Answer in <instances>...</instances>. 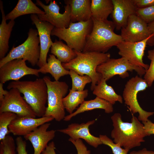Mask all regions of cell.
<instances>
[{"label":"cell","mask_w":154,"mask_h":154,"mask_svg":"<svg viewBox=\"0 0 154 154\" xmlns=\"http://www.w3.org/2000/svg\"><path fill=\"white\" fill-rule=\"evenodd\" d=\"M147 57L151 60L148 69L146 70L144 79L146 82L149 87L152 85L154 81V49L147 51Z\"/></svg>","instance_id":"cell-32"},{"label":"cell","mask_w":154,"mask_h":154,"mask_svg":"<svg viewBox=\"0 0 154 154\" xmlns=\"http://www.w3.org/2000/svg\"><path fill=\"white\" fill-rule=\"evenodd\" d=\"M145 130L148 136L154 135V123L149 119L146 121L142 122Z\"/></svg>","instance_id":"cell-38"},{"label":"cell","mask_w":154,"mask_h":154,"mask_svg":"<svg viewBox=\"0 0 154 154\" xmlns=\"http://www.w3.org/2000/svg\"><path fill=\"white\" fill-rule=\"evenodd\" d=\"M106 81L102 78L95 87L93 91V94L113 105L116 102L122 103L123 100L122 97L117 94L111 86L107 84Z\"/></svg>","instance_id":"cell-24"},{"label":"cell","mask_w":154,"mask_h":154,"mask_svg":"<svg viewBox=\"0 0 154 154\" xmlns=\"http://www.w3.org/2000/svg\"><path fill=\"white\" fill-rule=\"evenodd\" d=\"M31 0H19L13 9L5 15L6 20H14L21 15L28 14H44Z\"/></svg>","instance_id":"cell-23"},{"label":"cell","mask_w":154,"mask_h":154,"mask_svg":"<svg viewBox=\"0 0 154 154\" xmlns=\"http://www.w3.org/2000/svg\"><path fill=\"white\" fill-rule=\"evenodd\" d=\"M93 26V21L91 18L86 21L71 22L67 28L54 27L51 35L57 37L60 40H64L72 49L82 52L87 38L91 32Z\"/></svg>","instance_id":"cell-5"},{"label":"cell","mask_w":154,"mask_h":154,"mask_svg":"<svg viewBox=\"0 0 154 154\" xmlns=\"http://www.w3.org/2000/svg\"><path fill=\"white\" fill-rule=\"evenodd\" d=\"M119 113H115L111 117L113 129L111 132L114 142L128 151L141 145L145 141L144 138L148 135L144 125L133 115L131 122H124Z\"/></svg>","instance_id":"cell-1"},{"label":"cell","mask_w":154,"mask_h":154,"mask_svg":"<svg viewBox=\"0 0 154 154\" xmlns=\"http://www.w3.org/2000/svg\"><path fill=\"white\" fill-rule=\"evenodd\" d=\"M114 8L111 15L112 21L117 30L127 25L131 15L136 14L137 8L132 0H112Z\"/></svg>","instance_id":"cell-18"},{"label":"cell","mask_w":154,"mask_h":154,"mask_svg":"<svg viewBox=\"0 0 154 154\" xmlns=\"http://www.w3.org/2000/svg\"><path fill=\"white\" fill-rule=\"evenodd\" d=\"M51 53L62 63H68L74 58L76 54L74 50L62 41L56 39L51 47Z\"/></svg>","instance_id":"cell-27"},{"label":"cell","mask_w":154,"mask_h":154,"mask_svg":"<svg viewBox=\"0 0 154 154\" xmlns=\"http://www.w3.org/2000/svg\"><path fill=\"white\" fill-rule=\"evenodd\" d=\"M7 88H16L23 95V98L31 107L36 116H44L47 102V88L43 78L34 81H13L10 82Z\"/></svg>","instance_id":"cell-3"},{"label":"cell","mask_w":154,"mask_h":154,"mask_svg":"<svg viewBox=\"0 0 154 154\" xmlns=\"http://www.w3.org/2000/svg\"><path fill=\"white\" fill-rule=\"evenodd\" d=\"M16 143L17 154H27L26 150L27 143L21 136L16 138Z\"/></svg>","instance_id":"cell-36"},{"label":"cell","mask_w":154,"mask_h":154,"mask_svg":"<svg viewBox=\"0 0 154 154\" xmlns=\"http://www.w3.org/2000/svg\"><path fill=\"white\" fill-rule=\"evenodd\" d=\"M55 145L53 141L50 143L41 154H56L55 151Z\"/></svg>","instance_id":"cell-39"},{"label":"cell","mask_w":154,"mask_h":154,"mask_svg":"<svg viewBox=\"0 0 154 154\" xmlns=\"http://www.w3.org/2000/svg\"><path fill=\"white\" fill-rule=\"evenodd\" d=\"M47 62L39 69L40 73H50L55 81H58L62 77L69 74V70L65 68L62 62L52 54L49 55Z\"/></svg>","instance_id":"cell-25"},{"label":"cell","mask_w":154,"mask_h":154,"mask_svg":"<svg viewBox=\"0 0 154 154\" xmlns=\"http://www.w3.org/2000/svg\"><path fill=\"white\" fill-rule=\"evenodd\" d=\"M43 78L48 92L47 106L44 116L52 117L56 121H60L65 116L63 100L68 92V86L64 82L52 81L48 76Z\"/></svg>","instance_id":"cell-7"},{"label":"cell","mask_w":154,"mask_h":154,"mask_svg":"<svg viewBox=\"0 0 154 154\" xmlns=\"http://www.w3.org/2000/svg\"><path fill=\"white\" fill-rule=\"evenodd\" d=\"M137 8H143L154 5V0H132Z\"/></svg>","instance_id":"cell-37"},{"label":"cell","mask_w":154,"mask_h":154,"mask_svg":"<svg viewBox=\"0 0 154 154\" xmlns=\"http://www.w3.org/2000/svg\"><path fill=\"white\" fill-rule=\"evenodd\" d=\"M50 125L48 122L45 123L24 136L26 140H29L31 143L34 150L33 154H41L49 141L54 138L55 131L47 130Z\"/></svg>","instance_id":"cell-19"},{"label":"cell","mask_w":154,"mask_h":154,"mask_svg":"<svg viewBox=\"0 0 154 154\" xmlns=\"http://www.w3.org/2000/svg\"><path fill=\"white\" fill-rule=\"evenodd\" d=\"M136 14L147 24L154 21V5L143 8H137Z\"/></svg>","instance_id":"cell-34"},{"label":"cell","mask_w":154,"mask_h":154,"mask_svg":"<svg viewBox=\"0 0 154 154\" xmlns=\"http://www.w3.org/2000/svg\"><path fill=\"white\" fill-rule=\"evenodd\" d=\"M54 119L51 116H43L36 118L17 116L9 125V132L14 135L24 136L41 125L51 121Z\"/></svg>","instance_id":"cell-16"},{"label":"cell","mask_w":154,"mask_h":154,"mask_svg":"<svg viewBox=\"0 0 154 154\" xmlns=\"http://www.w3.org/2000/svg\"><path fill=\"white\" fill-rule=\"evenodd\" d=\"M69 75L72 80L71 90L74 91H82L86 85L92 82L91 78L87 75L80 76L72 70H69Z\"/></svg>","instance_id":"cell-30"},{"label":"cell","mask_w":154,"mask_h":154,"mask_svg":"<svg viewBox=\"0 0 154 154\" xmlns=\"http://www.w3.org/2000/svg\"><path fill=\"white\" fill-rule=\"evenodd\" d=\"M9 90L0 102V113L9 112L15 114L18 116L36 118L35 114L21 96L19 90L16 88Z\"/></svg>","instance_id":"cell-12"},{"label":"cell","mask_w":154,"mask_h":154,"mask_svg":"<svg viewBox=\"0 0 154 154\" xmlns=\"http://www.w3.org/2000/svg\"><path fill=\"white\" fill-rule=\"evenodd\" d=\"M148 27L151 32L154 34V21L148 24Z\"/></svg>","instance_id":"cell-42"},{"label":"cell","mask_w":154,"mask_h":154,"mask_svg":"<svg viewBox=\"0 0 154 154\" xmlns=\"http://www.w3.org/2000/svg\"><path fill=\"white\" fill-rule=\"evenodd\" d=\"M99 137L102 144L111 148L114 154H127L129 151L122 148L118 144L114 143L106 135H100Z\"/></svg>","instance_id":"cell-33"},{"label":"cell","mask_w":154,"mask_h":154,"mask_svg":"<svg viewBox=\"0 0 154 154\" xmlns=\"http://www.w3.org/2000/svg\"><path fill=\"white\" fill-rule=\"evenodd\" d=\"M26 60L17 59L11 60L0 67V82L3 84L10 80L18 81L25 76L34 75L39 77V69L28 67Z\"/></svg>","instance_id":"cell-14"},{"label":"cell","mask_w":154,"mask_h":154,"mask_svg":"<svg viewBox=\"0 0 154 154\" xmlns=\"http://www.w3.org/2000/svg\"><path fill=\"white\" fill-rule=\"evenodd\" d=\"M98 109H103L105 112L107 114L112 112L114 110L112 104L96 96L94 99L84 101L75 112L65 116L63 120L68 121L72 117L79 114Z\"/></svg>","instance_id":"cell-21"},{"label":"cell","mask_w":154,"mask_h":154,"mask_svg":"<svg viewBox=\"0 0 154 154\" xmlns=\"http://www.w3.org/2000/svg\"><path fill=\"white\" fill-rule=\"evenodd\" d=\"M148 87L144 79L137 75L127 82L123 93V98L125 104L129 107L132 114L138 113V119L142 122L147 121L148 117L154 114V112L144 110L137 101V94L138 92L144 91Z\"/></svg>","instance_id":"cell-8"},{"label":"cell","mask_w":154,"mask_h":154,"mask_svg":"<svg viewBox=\"0 0 154 154\" xmlns=\"http://www.w3.org/2000/svg\"><path fill=\"white\" fill-rule=\"evenodd\" d=\"M36 5L40 6L44 10V14L37 15L41 21L47 22L54 27L59 28H67L71 22L70 6H64V11L60 13V7L55 1H51L48 5H44L39 0H37Z\"/></svg>","instance_id":"cell-11"},{"label":"cell","mask_w":154,"mask_h":154,"mask_svg":"<svg viewBox=\"0 0 154 154\" xmlns=\"http://www.w3.org/2000/svg\"><path fill=\"white\" fill-rule=\"evenodd\" d=\"M15 140L11 136L7 135L0 141V154H17Z\"/></svg>","instance_id":"cell-31"},{"label":"cell","mask_w":154,"mask_h":154,"mask_svg":"<svg viewBox=\"0 0 154 154\" xmlns=\"http://www.w3.org/2000/svg\"><path fill=\"white\" fill-rule=\"evenodd\" d=\"M28 37L22 44L12 48L4 58L0 59V67L13 60L22 59L28 61L31 65H37L40 57V47L37 30L30 28Z\"/></svg>","instance_id":"cell-6"},{"label":"cell","mask_w":154,"mask_h":154,"mask_svg":"<svg viewBox=\"0 0 154 154\" xmlns=\"http://www.w3.org/2000/svg\"><path fill=\"white\" fill-rule=\"evenodd\" d=\"M136 72L141 77L145 74L146 70L143 68L136 66L131 63L125 58L121 57L117 58H110L98 66L97 72L100 74L102 78L106 81L116 75L124 78L128 77V71Z\"/></svg>","instance_id":"cell-9"},{"label":"cell","mask_w":154,"mask_h":154,"mask_svg":"<svg viewBox=\"0 0 154 154\" xmlns=\"http://www.w3.org/2000/svg\"><path fill=\"white\" fill-rule=\"evenodd\" d=\"M3 84L0 83V102L4 99L5 96L7 93L8 91L5 90L3 88Z\"/></svg>","instance_id":"cell-41"},{"label":"cell","mask_w":154,"mask_h":154,"mask_svg":"<svg viewBox=\"0 0 154 154\" xmlns=\"http://www.w3.org/2000/svg\"><path fill=\"white\" fill-rule=\"evenodd\" d=\"M92 18L93 21L92 29L87 38L82 52L106 53L112 46H116L123 41L120 35L114 33L115 26L112 21Z\"/></svg>","instance_id":"cell-2"},{"label":"cell","mask_w":154,"mask_h":154,"mask_svg":"<svg viewBox=\"0 0 154 154\" xmlns=\"http://www.w3.org/2000/svg\"><path fill=\"white\" fill-rule=\"evenodd\" d=\"M150 39L147 38L137 42L123 41L116 46L118 54L134 65L143 68L147 70L149 66L143 62L144 51L147 44L149 45Z\"/></svg>","instance_id":"cell-13"},{"label":"cell","mask_w":154,"mask_h":154,"mask_svg":"<svg viewBox=\"0 0 154 154\" xmlns=\"http://www.w3.org/2000/svg\"><path fill=\"white\" fill-rule=\"evenodd\" d=\"M66 5L70 7L71 22L76 23L86 21L92 18L90 6L91 0H64Z\"/></svg>","instance_id":"cell-20"},{"label":"cell","mask_w":154,"mask_h":154,"mask_svg":"<svg viewBox=\"0 0 154 154\" xmlns=\"http://www.w3.org/2000/svg\"><path fill=\"white\" fill-rule=\"evenodd\" d=\"M17 116L13 113L4 112L0 113V141L3 140L10 133L9 126Z\"/></svg>","instance_id":"cell-29"},{"label":"cell","mask_w":154,"mask_h":154,"mask_svg":"<svg viewBox=\"0 0 154 154\" xmlns=\"http://www.w3.org/2000/svg\"><path fill=\"white\" fill-rule=\"evenodd\" d=\"M113 8L112 0H92V17L101 20H107L112 14Z\"/></svg>","instance_id":"cell-26"},{"label":"cell","mask_w":154,"mask_h":154,"mask_svg":"<svg viewBox=\"0 0 154 154\" xmlns=\"http://www.w3.org/2000/svg\"><path fill=\"white\" fill-rule=\"evenodd\" d=\"M88 95V90L87 89L82 91L70 89L69 93L63 100L65 109L70 114H72L74 110L85 101Z\"/></svg>","instance_id":"cell-28"},{"label":"cell","mask_w":154,"mask_h":154,"mask_svg":"<svg viewBox=\"0 0 154 154\" xmlns=\"http://www.w3.org/2000/svg\"><path fill=\"white\" fill-rule=\"evenodd\" d=\"M0 9L2 20L0 25V59L4 58L8 50L9 40L13 28L15 24L14 20H10L7 23L3 9V2L0 1Z\"/></svg>","instance_id":"cell-22"},{"label":"cell","mask_w":154,"mask_h":154,"mask_svg":"<svg viewBox=\"0 0 154 154\" xmlns=\"http://www.w3.org/2000/svg\"><path fill=\"white\" fill-rule=\"evenodd\" d=\"M95 121V120H92L81 124L72 123L65 129L57 131L68 135L73 139H83L89 145L96 148L102 143L99 137L93 135L90 132L89 127Z\"/></svg>","instance_id":"cell-17"},{"label":"cell","mask_w":154,"mask_h":154,"mask_svg":"<svg viewBox=\"0 0 154 154\" xmlns=\"http://www.w3.org/2000/svg\"><path fill=\"white\" fill-rule=\"evenodd\" d=\"M30 18L37 28L39 35L40 53L37 65L40 68L47 63V54L53 43L51 39L50 35L54 27L47 22L40 20L36 14H31Z\"/></svg>","instance_id":"cell-15"},{"label":"cell","mask_w":154,"mask_h":154,"mask_svg":"<svg viewBox=\"0 0 154 154\" xmlns=\"http://www.w3.org/2000/svg\"><path fill=\"white\" fill-rule=\"evenodd\" d=\"M68 140L75 146L77 151V154H90V151L88 150L81 139H74L70 138Z\"/></svg>","instance_id":"cell-35"},{"label":"cell","mask_w":154,"mask_h":154,"mask_svg":"<svg viewBox=\"0 0 154 154\" xmlns=\"http://www.w3.org/2000/svg\"><path fill=\"white\" fill-rule=\"evenodd\" d=\"M121 30L120 35L124 41L137 42L149 38V45H154V34L150 31L148 24L136 14L129 17L126 25Z\"/></svg>","instance_id":"cell-10"},{"label":"cell","mask_w":154,"mask_h":154,"mask_svg":"<svg viewBox=\"0 0 154 154\" xmlns=\"http://www.w3.org/2000/svg\"><path fill=\"white\" fill-rule=\"evenodd\" d=\"M74 51L76 54V57L68 63H62V65L66 69L72 70L80 76H89L92 81L90 89L93 91L102 78L101 75L97 72L96 68L110 59V54L109 53Z\"/></svg>","instance_id":"cell-4"},{"label":"cell","mask_w":154,"mask_h":154,"mask_svg":"<svg viewBox=\"0 0 154 154\" xmlns=\"http://www.w3.org/2000/svg\"><path fill=\"white\" fill-rule=\"evenodd\" d=\"M129 154H154V151L148 150L146 148H144L138 151H131Z\"/></svg>","instance_id":"cell-40"}]
</instances>
